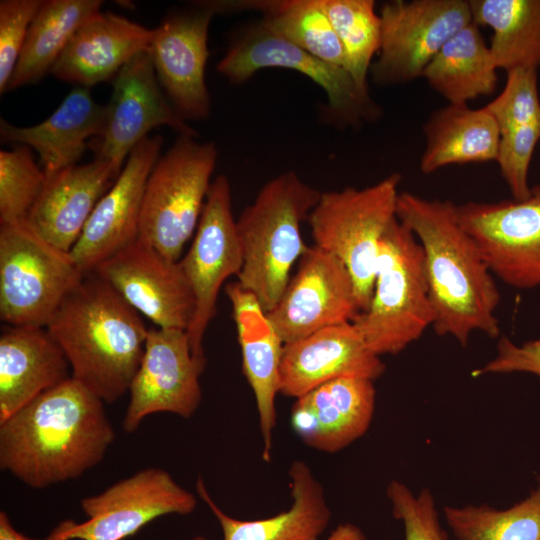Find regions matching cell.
<instances>
[{
  "label": "cell",
  "mask_w": 540,
  "mask_h": 540,
  "mask_svg": "<svg viewBox=\"0 0 540 540\" xmlns=\"http://www.w3.org/2000/svg\"><path fill=\"white\" fill-rule=\"evenodd\" d=\"M443 514L458 540H540V476L530 495L507 509L445 506Z\"/></svg>",
  "instance_id": "cell-33"
},
{
  "label": "cell",
  "mask_w": 540,
  "mask_h": 540,
  "mask_svg": "<svg viewBox=\"0 0 540 540\" xmlns=\"http://www.w3.org/2000/svg\"><path fill=\"white\" fill-rule=\"evenodd\" d=\"M103 401L72 376L0 422V467L31 488L79 478L115 434Z\"/></svg>",
  "instance_id": "cell-1"
},
{
  "label": "cell",
  "mask_w": 540,
  "mask_h": 540,
  "mask_svg": "<svg viewBox=\"0 0 540 540\" xmlns=\"http://www.w3.org/2000/svg\"><path fill=\"white\" fill-rule=\"evenodd\" d=\"M45 328L63 350L72 378L103 402L112 403L129 390L149 329L96 272L84 275Z\"/></svg>",
  "instance_id": "cell-3"
},
{
  "label": "cell",
  "mask_w": 540,
  "mask_h": 540,
  "mask_svg": "<svg viewBox=\"0 0 540 540\" xmlns=\"http://www.w3.org/2000/svg\"><path fill=\"white\" fill-rule=\"evenodd\" d=\"M325 540H367L363 531L352 523L338 525Z\"/></svg>",
  "instance_id": "cell-41"
},
{
  "label": "cell",
  "mask_w": 540,
  "mask_h": 540,
  "mask_svg": "<svg viewBox=\"0 0 540 540\" xmlns=\"http://www.w3.org/2000/svg\"><path fill=\"white\" fill-rule=\"evenodd\" d=\"M387 497L395 519L403 524L404 540H447L438 516L433 494L428 488L414 494L398 480L387 486Z\"/></svg>",
  "instance_id": "cell-37"
},
{
  "label": "cell",
  "mask_w": 540,
  "mask_h": 540,
  "mask_svg": "<svg viewBox=\"0 0 540 540\" xmlns=\"http://www.w3.org/2000/svg\"><path fill=\"white\" fill-rule=\"evenodd\" d=\"M106 116L105 106L92 98L89 89L75 87L44 121L28 127L0 119L3 142L34 148L43 170L51 175L78 164L89 142L100 135Z\"/></svg>",
  "instance_id": "cell-27"
},
{
  "label": "cell",
  "mask_w": 540,
  "mask_h": 540,
  "mask_svg": "<svg viewBox=\"0 0 540 540\" xmlns=\"http://www.w3.org/2000/svg\"><path fill=\"white\" fill-rule=\"evenodd\" d=\"M0 540H40L17 531L6 512H0ZM43 540V539H42Z\"/></svg>",
  "instance_id": "cell-42"
},
{
  "label": "cell",
  "mask_w": 540,
  "mask_h": 540,
  "mask_svg": "<svg viewBox=\"0 0 540 540\" xmlns=\"http://www.w3.org/2000/svg\"><path fill=\"white\" fill-rule=\"evenodd\" d=\"M47 175L34 161L31 148L0 151V225L26 221Z\"/></svg>",
  "instance_id": "cell-35"
},
{
  "label": "cell",
  "mask_w": 540,
  "mask_h": 540,
  "mask_svg": "<svg viewBox=\"0 0 540 540\" xmlns=\"http://www.w3.org/2000/svg\"><path fill=\"white\" fill-rule=\"evenodd\" d=\"M264 68L291 69L319 85L327 96V117L334 123L354 125L378 115L369 91L361 89L346 69L280 38L262 21L243 28L216 67L233 84L247 81Z\"/></svg>",
  "instance_id": "cell-9"
},
{
  "label": "cell",
  "mask_w": 540,
  "mask_h": 540,
  "mask_svg": "<svg viewBox=\"0 0 540 540\" xmlns=\"http://www.w3.org/2000/svg\"><path fill=\"white\" fill-rule=\"evenodd\" d=\"M206 360L192 352L187 332L150 328L140 366L130 384L122 428L133 433L142 420L159 412L191 417L202 398L200 376Z\"/></svg>",
  "instance_id": "cell-15"
},
{
  "label": "cell",
  "mask_w": 540,
  "mask_h": 540,
  "mask_svg": "<svg viewBox=\"0 0 540 540\" xmlns=\"http://www.w3.org/2000/svg\"><path fill=\"white\" fill-rule=\"evenodd\" d=\"M136 311L160 328L187 331L195 298L179 261H171L137 239L95 271Z\"/></svg>",
  "instance_id": "cell-18"
},
{
  "label": "cell",
  "mask_w": 540,
  "mask_h": 540,
  "mask_svg": "<svg viewBox=\"0 0 540 540\" xmlns=\"http://www.w3.org/2000/svg\"><path fill=\"white\" fill-rule=\"evenodd\" d=\"M361 313L354 283L345 265L333 254L313 245L299 259L275 307L266 315L284 344Z\"/></svg>",
  "instance_id": "cell-14"
},
{
  "label": "cell",
  "mask_w": 540,
  "mask_h": 540,
  "mask_svg": "<svg viewBox=\"0 0 540 540\" xmlns=\"http://www.w3.org/2000/svg\"><path fill=\"white\" fill-rule=\"evenodd\" d=\"M214 13L198 1L193 8L168 15L153 29L148 53L161 88L185 121L209 117L205 81L208 30Z\"/></svg>",
  "instance_id": "cell-17"
},
{
  "label": "cell",
  "mask_w": 540,
  "mask_h": 540,
  "mask_svg": "<svg viewBox=\"0 0 540 540\" xmlns=\"http://www.w3.org/2000/svg\"><path fill=\"white\" fill-rule=\"evenodd\" d=\"M500 133L512 128L540 124L538 76L535 69L507 72L502 92L486 106Z\"/></svg>",
  "instance_id": "cell-36"
},
{
  "label": "cell",
  "mask_w": 540,
  "mask_h": 540,
  "mask_svg": "<svg viewBox=\"0 0 540 540\" xmlns=\"http://www.w3.org/2000/svg\"><path fill=\"white\" fill-rule=\"evenodd\" d=\"M162 144L160 135L148 136L137 144L95 206L70 251L84 274L94 272L102 262L137 240L145 186L160 158Z\"/></svg>",
  "instance_id": "cell-19"
},
{
  "label": "cell",
  "mask_w": 540,
  "mask_h": 540,
  "mask_svg": "<svg viewBox=\"0 0 540 540\" xmlns=\"http://www.w3.org/2000/svg\"><path fill=\"white\" fill-rule=\"evenodd\" d=\"M320 196L294 171L284 172L268 181L236 220L243 256L237 282L266 314L278 303L294 263L309 247L301 225Z\"/></svg>",
  "instance_id": "cell-4"
},
{
  "label": "cell",
  "mask_w": 540,
  "mask_h": 540,
  "mask_svg": "<svg viewBox=\"0 0 540 540\" xmlns=\"http://www.w3.org/2000/svg\"><path fill=\"white\" fill-rule=\"evenodd\" d=\"M179 263L195 298L194 317L186 332L193 355L206 360L203 339L216 314L218 293L230 276L239 275L243 265L231 188L225 175L211 183L193 241Z\"/></svg>",
  "instance_id": "cell-12"
},
{
  "label": "cell",
  "mask_w": 540,
  "mask_h": 540,
  "mask_svg": "<svg viewBox=\"0 0 540 540\" xmlns=\"http://www.w3.org/2000/svg\"><path fill=\"white\" fill-rule=\"evenodd\" d=\"M106 116L99 136L89 142L94 158L123 168L132 149L156 127L198 137L163 94L148 51L133 57L113 80Z\"/></svg>",
  "instance_id": "cell-16"
},
{
  "label": "cell",
  "mask_w": 540,
  "mask_h": 540,
  "mask_svg": "<svg viewBox=\"0 0 540 540\" xmlns=\"http://www.w3.org/2000/svg\"><path fill=\"white\" fill-rule=\"evenodd\" d=\"M99 0L42 1L11 76L8 90L42 79L59 59L77 29L101 11Z\"/></svg>",
  "instance_id": "cell-31"
},
{
  "label": "cell",
  "mask_w": 540,
  "mask_h": 540,
  "mask_svg": "<svg viewBox=\"0 0 540 540\" xmlns=\"http://www.w3.org/2000/svg\"><path fill=\"white\" fill-rule=\"evenodd\" d=\"M540 142V124L512 128L500 133L496 161L513 199L530 195L529 167L536 145Z\"/></svg>",
  "instance_id": "cell-38"
},
{
  "label": "cell",
  "mask_w": 540,
  "mask_h": 540,
  "mask_svg": "<svg viewBox=\"0 0 540 540\" xmlns=\"http://www.w3.org/2000/svg\"><path fill=\"white\" fill-rule=\"evenodd\" d=\"M384 371L381 357L368 348L353 322L341 323L284 344L280 393L296 399L337 378L375 381Z\"/></svg>",
  "instance_id": "cell-20"
},
{
  "label": "cell",
  "mask_w": 540,
  "mask_h": 540,
  "mask_svg": "<svg viewBox=\"0 0 540 540\" xmlns=\"http://www.w3.org/2000/svg\"><path fill=\"white\" fill-rule=\"evenodd\" d=\"M379 15L380 49L370 70L380 86L422 77L443 45L472 22L466 0H394L384 3Z\"/></svg>",
  "instance_id": "cell-11"
},
{
  "label": "cell",
  "mask_w": 540,
  "mask_h": 540,
  "mask_svg": "<svg viewBox=\"0 0 540 540\" xmlns=\"http://www.w3.org/2000/svg\"><path fill=\"white\" fill-rule=\"evenodd\" d=\"M153 29L99 11L73 34L51 70L57 79L90 88L114 79L133 57L148 51Z\"/></svg>",
  "instance_id": "cell-23"
},
{
  "label": "cell",
  "mask_w": 540,
  "mask_h": 540,
  "mask_svg": "<svg viewBox=\"0 0 540 540\" xmlns=\"http://www.w3.org/2000/svg\"><path fill=\"white\" fill-rule=\"evenodd\" d=\"M342 45L346 68L357 85L368 91L367 75L379 52L381 19L373 0H320Z\"/></svg>",
  "instance_id": "cell-34"
},
{
  "label": "cell",
  "mask_w": 540,
  "mask_h": 540,
  "mask_svg": "<svg viewBox=\"0 0 540 540\" xmlns=\"http://www.w3.org/2000/svg\"><path fill=\"white\" fill-rule=\"evenodd\" d=\"M400 180L394 173L365 188L321 193L307 219L314 245L336 256L350 273L361 312L371 301L381 241L397 218Z\"/></svg>",
  "instance_id": "cell-6"
},
{
  "label": "cell",
  "mask_w": 540,
  "mask_h": 540,
  "mask_svg": "<svg viewBox=\"0 0 540 540\" xmlns=\"http://www.w3.org/2000/svg\"><path fill=\"white\" fill-rule=\"evenodd\" d=\"M396 216L421 246L435 332L462 346L474 332L498 337L499 290L476 242L459 221L457 204L401 192Z\"/></svg>",
  "instance_id": "cell-2"
},
{
  "label": "cell",
  "mask_w": 540,
  "mask_h": 540,
  "mask_svg": "<svg viewBox=\"0 0 540 540\" xmlns=\"http://www.w3.org/2000/svg\"><path fill=\"white\" fill-rule=\"evenodd\" d=\"M433 323L421 246L396 218L380 244L370 304L353 324L381 357L402 352Z\"/></svg>",
  "instance_id": "cell-5"
},
{
  "label": "cell",
  "mask_w": 540,
  "mask_h": 540,
  "mask_svg": "<svg viewBox=\"0 0 540 540\" xmlns=\"http://www.w3.org/2000/svg\"><path fill=\"white\" fill-rule=\"evenodd\" d=\"M375 403L373 380L337 378L296 398L291 409V426L307 446L335 453L367 432Z\"/></svg>",
  "instance_id": "cell-21"
},
{
  "label": "cell",
  "mask_w": 540,
  "mask_h": 540,
  "mask_svg": "<svg viewBox=\"0 0 540 540\" xmlns=\"http://www.w3.org/2000/svg\"><path fill=\"white\" fill-rule=\"evenodd\" d=\"M69 368L45 327L6 325L0 336V422L69 379Z\"/></svg>",
  "instance_id": "cell-25"
},
{
  "label": "cell",
  "mask_w": 540,
  "mask_h": 540,
  "mask_svg": "<svg viewBox=\"0 0 540 540\" xmlns=\"http://www.w3.org/2000/svg\"><path fill=\"white\" fill-rule=\"evenodd\" d=\"M225 292L233 307L243 372L256 400L263 442L262 458L270 462L284 342L254 295L237 281L227 284Z\"/></svg>",
  "instance_id": "cell-24"
},
{
  "label": "cell",
  "mask_w": 540,
  "mask_h": 540,
  "mask_svg": "<svg viewBox=\"0 0 540 540\" xmlns=\"http://www.w3.org/2000/svg\"><path fill=\"white\" fill-rule=\"evenodd\" d=\"M472 21L492 30L497 69L540 67V0H469Z\"/></svg>",
  "instance_id": "cell-32"
},
{
  "label": "cell",
  "mask_w": 540,
  "mask_h": 540,
  "mask_svg": "<svg viewBox=\"0 0 540 540\" xmlns=\"http://www.w3.org/2000/svg\"><path fill=\"white\" fill-rule=\"evenodd\" d=\"M42 0L0 2V93L7 92L30 25Z\"/></svg>",
  "instance_id": "cell-39"
},
{
  "label": "cell",
  "mask_w": 540,
  "mask_h": 540,
  "mask_svg": "<svg viewBox=\"0 0 540 540\" xmlns=\"http://www.w3.org/2000/svg\"><path fill=\"white\" fill-rule=\"evenodd\" d=\"M216 160L213 142L179 135L149 175L137 239L167 259L179 261L197 229Z\"/></svg>",
  "instance_id": "cell-7"
},
{
  "label": "cell",
  "mask_w": 540,
  "mask_h": 540,
  "mask_svg": "<svg viewBox=\"0 0 540 540\" xmlns=\"http://www.w3.org/2000/svg\"><path fill=\"white\" fill-rule=\"evenodd\" d=\"M200 3L215 15L244 10L261 12L262 23L272 33L347 70L342 45L320 0H210Z\"/></svg>",
  "instance_id": "cell-29"
},
{
  "label": "cell",
  "mask_w": 540,
  "mask_h": 540,
  "mask_svg": "<svg viewBox=\"0 0 540 540\" xmlns=\"http://www.w3.org/2000/svg\"><path fill=\"white\" fill-rule=\"evenodd\" d=\"M121 170L113 162L94 158L47 175L26 222L44 240L70 252Z\"/></svg>",
  "instance_id": "cell-22"
},
{
  "label": "cell",
  "mask_w": 540,
  "mask_h": 540,
  "mask_svg": "<svg viewBox=\"0 0 540 540\" xmlns=\"http://www.w3.org/2000/svg\"><path fill=\"white\" fill-rule=\"evenodd\" d=\"M426 139L420 169L424 174L453 164L496 161L500 129L491 113L468 104H448L423 126Z\"/></svg>",
  "instance_id": "cell-28"
},
{
  "label": "cell",
  "mask_w": 540,
  "mask_h": 540,
  "mask_svg": "<svg viewBox=\"0 0 540 540\" xmlns=\"http://www.w3.org/2000/svg\"><path fill=\"white\" fill-rule=\"evenodd\" d=\"M84 275L70 252L26 221L0 225V318L7 326L46 327Z\"/></svg>",
  "instance_id": "cell-8"
},
{
  "label": "cell",
  "mask_w": 540,
  "mask_h": 540,
  "mask_svg": "<svg viewBox=\"0 0 540 540\" xmlns=\"http://www.w3.org/2000/svg\"><path fill=\"white\" fill-rule=\"evenodd\" d=\"M527 372L540 376V338L517 345L507 337L497 344L494 358L472 372L473 376Z\"/></svg>",
  "instance_id": "cell-40"
},
{
  "label": "cell",
  "mask_w": 540,
  "mask_h": 540,
  "mask_svg": "<svg viewBox=\"0 0 540 540\" xmlns=\"http://www.w3.org/2000/svg\"><path fill=\"white\" fill-rule=\"evenodd\" d=\"M288 474L290 508L265 519L240 520L227 515L213 501L201 477L196 489L217 518L224 540H320L331 518L324 489L304 461H293ZM194 540L205 539L197 536Z\"/></svg>",
  "instance_id": "cell-26"
},
{
  "label": "cell",
  "mask_w": 540,
  "mask_h": 540,
  "mask_svg": "<svg viewBox=\"0 0 540 540\" xmlns=\"http://www.w3.org/2000/svg\"><path fill=\"white\" fill-rule=\"evenodd\" d=\"M80 505L86 521L64 520L43 540H122L160 516L190 514L197 500L166 470L152 467L83 498Z\"/></svg>",
  "instance_id": "cell-10"
},
{
  "label": "cell",
  "mask_w": 540,
  "mask_h": 540,
  "mask_svg": "<svg viewBox=\"0 0 540 540\" xmlns=\"http://www.w3.org/2000/svg\"><path fill=\"white\" fill-rule=\"evenodd\" d=\"M497 70L480 27L472 21L443 45L422 77L448 104H468L495 91Z\"/></svg>",
  "instance_id": "cell-30"
},
{
  "label": "cell",
  "mask_w": 540,
  "mask_h": 540,
  "mask_svg": "<svg viewBox=\"0 0 540 540\" xmlns=\"http://www.w3.org/2000/svg\"><path fill=\"white\" fill-rule=\"evenodd\" d=\"M491 273L519 289L540 287V185L528 197L457 205Z\"/></svg>",
  "instance_id": "cell-13"
}]
</instances>
